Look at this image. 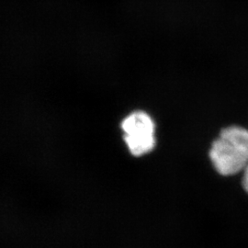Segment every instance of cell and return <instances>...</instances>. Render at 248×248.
<instances>
[{"mask_svg": "<svg viewBox=\"0 0 248 248\" xmlns=\"http://www.w3.org/2000/svg\"><path fill=\"white\" fill-rule=\"evenodd\" d=\"M243 186L248 193V166L247 169L244 170V177H243Z\"/></svg>", "mask_w": 248, "mask_h": 248, "instance_id": "3", "label": "cell"}, {"mask_svg": "<svg viewBox=\"0 0 248 248\" xmlns=\"http://www.w3.org/2000/svg\"><path fill=\"white\" fill-rule=\"evenodd\" d=\"M210 158L215 169L223 176L244 172L248 166V130L231 126L213 142Z\"/></svg>", "mask_w": 248, "mask_h": 248, "instance_id": "1", "label": "cell"}, {"mask_svg": "<svg viewBox=\"0 0 248 248\" xmlns=\"http://www.w3.org/2000/svg\"><path fill=\"white\" fill-rule=\"evenodd\" d=\"M124 140L130 152L141 156L155 148V125L150 116L143 111H135L126 117L122 124Z\"/></svg>", "mask_w": 248, "mask_h": 248, "instance_id": "2", "label": "cell"}]
</instances>
